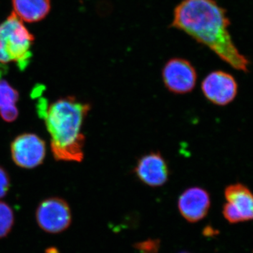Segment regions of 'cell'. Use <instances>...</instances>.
<instances>
[{"mask_svg":"<svg viewBox=\"0 0 253 253\" xmlns=\"http://www.w3.org/2000/svg\"><path fill=\"white\" fill-rule=\"evenodd\" d=\"M18 91L7 82L0 80V109L16 106L18 100Z\"/></svg>","mask_w":253,"mask_h":253,"instance_id":"4fadbf2b","label":"cell"},{"mask_svg":"<svg viewBox=\"0 0 253 253\" xmlns=\"http://www.w3.org/2000/svg\"><path fill=\"white\" fill-rule=\"evenodd\" d=\"M14 213L6 203L0 201V239L6 237L14 225Z\"/></svg>","mask_w":253,"mask_h":253,"instance_id":"7c38bea8","label":"cell"},{"mask_svg":"<svg viewBox=\"0 0 253 253\" xmlns=\"http://www.w3.org/2000/svg\"><path fill=\"white\" fill-rule=\"evenodd\" d=\"M14 13L21 21L36 23L47 16L51 8L50 0H12Z\"/></svg>","mask_w":253,"mask_h":253,"instance_id":"8fae6325","label":"cell"},{"mask_svg":"<svg viewBox=\"0 0 253 253\" xmlns=\"http://www.w3.org/2000/svg\"><path fill=\"white\" fill-rule=\"evenodd\" d=\"M9 176L2 168L0 167V199L4 197L9 191Z\"/></svg>","mask_w":253,"mask_h":253,"instance_id":"9a60e30c","label":"cell"},{"mask_svg":"<svg viewBox=\"0 0 253 253\" xmlns=\"http://www.w3.org/2000/svg\"><path fill=\"white\" fill-rule=\"evenodd\" d=\"M211 203V196L206 189L194 186L185 190L179 196L178 208L186 220L197 222L207 215Z\"/></svg>","mask_w":253,"mask_h":253,"instance_id":"9c48e42d","label":"cell"},{"mask_svg":"<svg viewBox=\"0 0 253 253\" xmlns=\"http://www.w3.org/2000/svg\"><path fill=\"white\" fill-rule=\"evenodd\" d=\"M223 214H224L226 220L232 223V224L239 223L240 221H244L239 213L236 212L235 210L231 207L228 203L224 204V207H223Z\"/></svg>","mask_w":253,"mask_h":253,"instance_id":"5bb4252c","label":"cell"},{"mask_svg":"<svg viewBox=\"0 0 253 253\" xmlns=\"http://www.w3.org/2000/svg\"><path fill=\"white\" fill-rule=\"evenodd\" d=\"M90 105L73 96L61 98L48 104L38 101V113L44 120L51 136V148L56 160L81 162L84 157V136L82 126Z\"/></svg>","mask_w":253,"mask_h":253,"instance_id":"7a4b0ae2","label":"cell"},{"mask_svg":"<svg viewBox=\"0 0 253 253\" xmlns=\"http://www.w3.org/2000/svg\"><path fill=\"white\" fill-rule=\"evenodd\" d=\"M224 196L228 204L239 213L243 221L253 219V195L247 186L241 183L231 184L226 188Z\"/></svg>","mask_w":253,"mask_h":253,"instance_id":"30bf717a","label":"cell"},{"mask_svg":"<svg viewBox=\"0 0 253 253\" xmlns=\"http://www.w3.org/2000/svg\"><path fill=\"white\" fill-rule=\"evenodd\" d=\"M34 40L23 21L11 13L0 23V64L14 63L23 71L32 57Z\"/></svg>","mask_w":253,"mask_h":253,"instance_id":"3957f363","label":"cell"},{"mask_svg":"<svg viewBox=\"0 0 253 253\" xmlns=\"http://www.w3.org/2000/svg\"><path fill=\"white\" fill-rule=\"evenodd\" d=\"M226 11L215 0H182L174 11L172 27L207 46L229 66L249 73V60L233 42Z\"/></svg>","mask_w":253,"mask_h":253,"instance_id":"6da1fadb","label":"cell"},{"mask_svg":"<svg viewBox=\"0 0 253 253\" xmlns=\"http://www.w3.org/2000/svg\"></svg>","mask_w":253,"mask_h":253,"instance_id":"d6986e66","label":"cell"},{"mask_svg":"<svg viewBox=\"0 0 253 253\" xmlns=\"http://www.w3.org/2000/svg\"><path fill=\"white\" fill-rule=\"evenodd\" d=\"M162 77L168 90L176 94H185L194 90L197 73L188 60L174 58L165 65Z\"/></svg>","mask_w":253,"mask_h":253,"instance_id":"5b68a950","label":"cell"},{"mask_svg":"<svg viewBox=\"0 0 253 253\" xmlns=\"http://www.w3.org/2000/svg\"><path fill=\"white\" fill-rule=\"evenodd\" d=\"M18 111L16 106L0 109V116L6 122H13L18 117Z\"/></svg>","mask_w":253,"mask_h":253,"instance_id":"e0dca14e","label":"cell"},{"mask_svg":"<svg viewBox=\"0 0 253 253\" xmlns=\"http://www.w3.org/2000/svg\"><path fill=\"white\" fill-rule=\"evenodd\" d=\"M13 161L19 167L31 169L41 165L46 154L44 141L34 134H23L13 141L11 146Z\"/></svg>","mask_w":253,"mask_h":253,"instance_id":"52a82bcc","label":"cell"},{"mask_svg":"<svg viewBox=\"0 0 253 253\" xmlns=\"http://www.w3.org/2000/svg\"><path fill=\"white\" fill-rule=\"evenodd\" d=\"M159 241L158 240H149L136 245V249L144 251L145 253H156L159 249Z\"/></svg>","mask_w":253,"mask_h":253,"instance_id":"2e32d148","label":"cell"},{"mask_svg":"<svg viewBox=\"0 0 253 253\" xmlns=\"http://www.w3.org/2000/svg\"><path fill=\"white\" fill-rule=\"evenodd\" d=\"M45 253H60V252L57 248L51 246V247H49L46 249Z\"/></svg>","mask_w":253,"mask_h":253,"instance_id":"ac0fdd59","label":"cell"},{"mask_svg":"<svg viewBox=\"0 0 253 253\" xmlns=\"http://www.w3.org/2000/svg\"><path fill=\"white\" fill-rule=\"evenodd\" d=\"M134 173L141 182L151 187L164 185L169 176L167 161L159 152L141 156L136 163Z\"/></svg>","mask_w":253,"mask_h":253,"instance_id":"ba28073f","label":"cell"},{"mask_svg":"<svg viewBox=\"0 0 253 253\" xmlns=\"http://www.w3.org/2000/svg\"><path fill=\"white\" fill-rule=\"evenodd\" d=\"M201 89L208 101L217 106H224L235 99L239 86L235 78L229 73L215 71L205 78Z\"/></svg>","mask_w":253,"mask_h":253,"instance_id":"8992f818","label":"cell"},{"mask_svg":"<svg viewBox=\"0 0 253 253\" xmlns=\"http://www.w3.org/2000/svg\"><path fill=\"white\" fill-rule=\"evenodd\" d=\"M36 221L42 230L48 234H61L71 226L72 212L69 205L61 198H49L37 208Z\"/></svg>","mask_w":253,"mask_h":253,"instance_id":"277c9868","label":"cell"}]
</instances>
